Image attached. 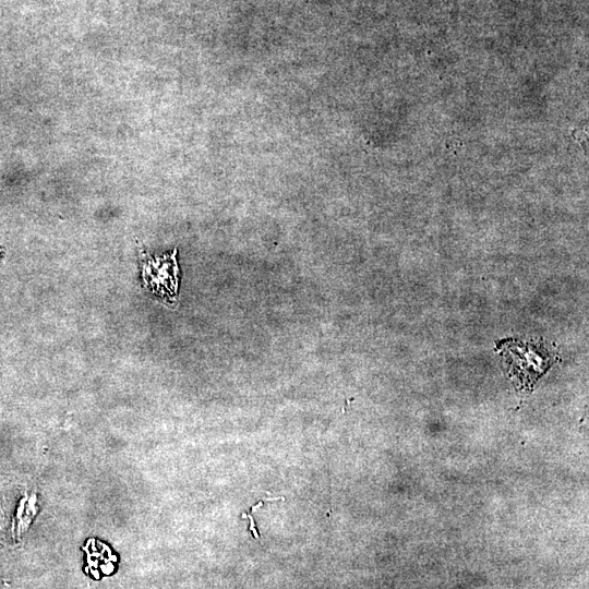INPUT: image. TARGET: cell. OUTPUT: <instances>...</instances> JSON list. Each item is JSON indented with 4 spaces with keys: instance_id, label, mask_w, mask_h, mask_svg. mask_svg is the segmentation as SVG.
I'll use <instances>...</instances> for the list:
<instances>
[{
    "instance_id": "2",
    "label": "cell",
    "mask_w": 589,
    "mask_h": 589,
    "mask_svg": "<svg viewBox=\"0 0 589 589\" xmlns=\"http://www.w3.org/2000/svg\"><path fill=\"white\" fill-rule=\"evenodd\" d=\"M544 346L540 344H513L506 342L504 361L508 365V372L525 385L537 381L549 366V354Z\"/></svg>"
},
{
    "instance_id": "1",
    "label": "cell",
    "mask_w": 589,
    "mask_h": 589,
    "mask_svg": "<svg viewBox=\"0 0 589 589\" xmlns=\"http://www.w3.org/2000/svg\"><path fill=\"white\" fill-rule=\"evenodd\" d=\"M160 256L142 253V277L146 288L166 302H173L178 293L179 268L176 252Z\"/></svg>"
}]
</instances>
